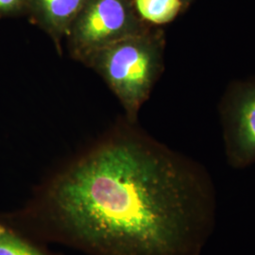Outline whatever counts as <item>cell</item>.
I'll list each match as a JSON object with an SVG mask.
<instances>
[{"label": "cell", "instance_id": "cell-3", "mask_svg": "<svg viewBox=\"0 0 255 255\" xmlns=\"http://www.w3.org/2000/svg\"><path fill=\"white\" fill-rule=\"evenodd\" d=\"M150 27L138 16L130 0H87L66 39L71 56L84 64L103 47Z\"/></svg>", "mask_w": 255, "mask_h": 255}, {"label": "cell", "instance_id": "cell-1", "mask_svg": "<svg viewBox=\"0 0 255 255\" xmlns=\"http://www.w3.org/2000/svg\"><path fill=\"white\" fill-rule=\"evenodd\" d=\"M218 204L203 164L127 119L6 214L27 236L87 255H201Z\"/></svg>", "mask_w": 255, "mask_h": 255}, {"label": "cell", "instance_id": "cell-7", "mask_svg": "<svg viewBox=\"0 0 255 255\" xmlns=\"http://www.w3.org/2000/svg\"><path fill=\"white\" fill-rule=\"evenodd\" d=\"M138 16L150 26L172 22L183 10L182 0H133Z\"/></svg>", "mask_w": 255, "mask_h": 255}, {"label": "cell", "instance_id": "cell-5", "mask_svg": "<svg viewBox=\"0 0 255 255\" xmlns=\"http://www.w3.org/2000/svg\"><path fill=\"white\" fill-rule=\"evenodd\" d=\"M87 0H27V14L52 39L58 51Z\"/></svg>", "mask_w": 255, "mask_h": 255}, {"label": "cell", "instance_id": "cell-4", "mask_svg": "<svg viewBox=\"0 0 255 255\" xmlns=\"http://www.w3.org/2000/svg\"><path fill=\"white\" fill-rule=\"evenodd\" d=\"M224 153L229 165L255 164V77L230 82L219 104Z\"/></svg>", "mask_w": 255, "mask_h": 255}, {"label": "cell", "instance_id": "cell-9", "mask_svg": "<svg viewBox=\"0 0 255 255\" xmlns=\"http://www.w3.org/2000/svg\"><path fill=\"white\" fill-rule=\"evenodd\" d=\"M192 0H182V4H183V10L187 8V6L191 3Z\"/></svg>", "mask_w": 255, "mask_h": 255}, {"label": "cell", "instance_id": "cell-2", "mask_svg": "<svg viewBox=\"0 0 255 255\" xmlns=\"http://www.w3.org/2000/svg\"><path fill=\"white\" fill-rule=\"evenodd\" d=\"M165 38L162 29L150 27L103 47L84 63L100 74L117 96L127 119L136 122L164 69Z\"/></svg>", "mask_w": 255, "mask_h": 255}, {"label": "cell", "instance_id": "cell-8", "mask_svg": "<svg viewBox=\"0 0 255 255\" xmlns=\"http://www.w3.org/2000/svg\"><path fill=\"white\" fill-rule=\"evenodd\" d=\"M27 0H0V19L27 14Z\"/></svg>", "mask_w": 255, "mask_h": 255}, {"label": "cell", "instance_id": "cell-6", "mask_svg": "<svg viewBox=\"0 0 255 255\" xmlns=\"http://www.w3.org/2000/svg\"><path fill=\"white\" fill-rule=\"evenodd\" d=\"M0 255H62L48 244L27 236L19 230L6 213L0 212Z\"/></svg>", "mask_w": 255, "mask_h": 255}]
</instances>
